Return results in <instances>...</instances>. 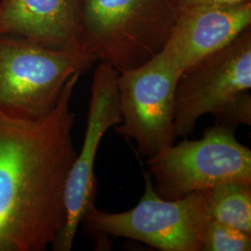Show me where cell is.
<instances>
[{
	"label": "cell",
	"instance_id": "2",
	"mask_svg": "<svg viewBox=\"0 0 251 251\" xmlns=\"http://www.w3.org/2000/svg\"><path fill=\"white\" fill-rule=\"evenodd\" d=\"M175 20L169 0H79L82 50L95 63L132 70L161 51Z\"/></svg>",
	"mask_w": 251,
	"mask_h": 251
},
{
	"label": "cell",
	"instance_id": "12",
	"mask_svg": "<svg viewBox=\"0 0 251 251\" xmlns=\"http://www.w3.org/2000/svg\"><path fill=\"white\" fill-rule=\"evenodd\" d=\"M251 251V234L210 220L206 227L203 251Z\"/></svg>",
	"mask_w": 251,
	"mask_h": 251
},
{
	"label": "cell",
	"instance_id": "5",
	"mask_svg": "<svg viewBox=\"0 0 251 251\" xmlns=\"http://www.w3.org/2000/svg\"><path fill=\"white\" fill-rule=\"evenodd\" d=\"M152 185L167 200L205 192L224 182L251 183V151L234 129L215 125L202 139L171 144L149 157Z\"/></svg>",
	"mask_w": 251,
	"mask_h": 251
},
{
	"label": "cell",
	"instance_id": "11",
	"mask_svg": "<svg viewBox=\"0 0 251 251\" xmlns=\"http://www.w3.org/2000/svg\"><path fill=\"white\" fill-rule=\"evenodd\" d=\"M205 195L211 220L251 234V183L224 182Z\"/></svg>",
	"mask_w": 251,
	"mask_h": 251
},
{
	"label": "cell",
	"instance_id": "6",
	"mask_svg": "<svg viewBox=\"0 0 251 251\" xmlns=\"http://www.w3.org/2000/svg\"><path fill=\"white\" fill-rule=\"evenodd\" d=\"M181 73L161 52L135 69L119 72L122 121L115 128L135 142L143 155L151 157L174 144L175 91Z\"/></svg>",
	"mask_w": 251,
	"mask_h": 251
},
{
	"label": "cell",
	"instance_id": "4",
	"mask_svg": "<svg viewBox=\"0 0 251 251\" xmlns=\"http://www.w3.org/2000/svg\"><path fill=\"white\" fill-rule=\"evenodd\" d=\"M95 63L89 55L0 36V111L24 120L48 116L66 82Z\"/></svg>",
	"mask_w": 251,
	"mask_h": 251
},
{
	"label": "cell",
	"instance_id": "3",
	"mask_svg": "<svg viewBox=\"0 0 251 251\" xmlns=\"http://www.w3.org/2000/svg\"><path fill=\"white\" fill-rule=\"evenodd\" d=\"M144 193L138 205L124 212L109 213L93 204L84 216L92 235L126 237L162 251H203L210 222L205 192L167 200L157 195L150 174L144 172Z\"/></svg>",
	"mask_w": 251,
	"mask_h": 251
},
{
	"label": "cell",
	"instance_id": "1",
	"mask_svg": "<svg viewBox=\"0 0 251 251\" xmlns=\"http://www.w3.org/2000/svg\"><path fill=\"white\" fill-rule=\"evenodd\" d=\"M80 75L69 78L43 118L0 111V251H46L63 230L66 179L77 153L70 102Z\"/></svg>",
	"mask_w": 251,
	"mask_h": 251
},
{
	"label": "cell",
	"instance_id": "8",
	"mask_svg": "<svg viewBox=\"0 0 251 251\" xmlns=\"http://www.w3.org/2000/svg\"><path fill=\"white\" fill-rule=\"evenodd\" d=\"M118 76L117 69L105 63H99L93 74L85 140L66 179L64 191L66 219L62 232L51 247L53 251L72 250L78 226L94 204L97 189L94 163L100 141L110 127L122 121Z\"/></svg>",
	"mask_w": 251,
	"mask_h": 251
},
{
	"label": "cell",
	"instance_id": "13",
	"mask_svg": "<svg viewBox=\"0 0 251 251\" xmlns=\"http://www.w3.org/2000/svg\"><path fill=\"white\" fill-rule=\"evenodd\" d=\"M215 125L235 128L239 125L251 126V95L247 90L227 102L215 115Z\"/></svg>",
	"mask_w": 251,
	"mask_h": 251
},
{
	"label": "cell",
	"instance_id": "14",
	"mask_svg": "<svg viewBox=\"0 0 251 251\" xmlns=\"http://www.w3.org/2000/svg\"><path fill=\"white\" fill-rule=\"evenodd\" d=\"M251 2V0H169L175 15L189 9L210 6H234Z\"/></svg>",
	"mask_w": 251,
	"mask_h": 251
},
{
	"label": "cell",
	"instance_id": "7",
	"mask_svg": "<svg viewBox=\"0 0 251 251\" xmlns=\"http://www.w3.org/2000/svg\"><path fill=\"white\" fill-rule=\"evenodd\" d=\"M251 88V27L225 48L209 54L179 75L175 91L177 137L193 133L198 119L215 115Z\"/></svg>",
	"mask_w": 251,
	"mask_h": 251
},
{
	"label": "cell",
	"instance_id": "10",
	"mask_svg": "<svg viewBox=\"0 0 251 251\" xmlns=\"http://www.w3.org/2000/svg\"><path fill=\"white\" fill-rule=\"evenodd\" d=\"M0 36H19L50 49L85 53L79 0H0Z\"/></svg>",
	"mask_w": 251,
	"mask_h": 251
},
{
	"label": "cell",
	"instance_id": "9",
	"mask_svg": "<svg viewBox=\"0 0 251 251\" xmlns=\"http://www.w3.org/2000/svg\"><path fill=\"white\" fill-rule=\"evenodd\" d=\"M251 27V2L189 9L176 16L161 52L179 71L225 48Z\"/></svg>",
	"mask_w": 251,
	"mask_h": 251
}]
</instances>
